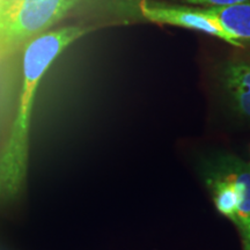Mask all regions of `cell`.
<instances>
[{
	"label": "cell",
	"instance_id": "1",
	"mask_svg": "<svg viewBox=\"0 0 250 250\" xmlns=\"http://www.w3.org/2000/svg\"><path fill=\"white\" fill-rule=\"evenodd\" d=\"M80 0H1L0 56L41 35Z\"/></svg>",
	"mask_w": 250,
	"mask_h": 250
},
{
	"label": "cell",
	"instance_id": "2",
	"mask_svg": "<svg viewBox=\"0 0 250 250\" xmlns=\"http://www.w3.org/2000/svg\"><path fill=\"white\" fill-rule=\"evenodd\" d=\"M205 181L219 213L239 229L250 215V161L219 156L205 168Z\"/></svg>",
	"mask_w": 250,
	"mask_h": 250
},
{
	"label": "cell",
	"instance_id": "3",
	"mask_svg": "<svg viewBox=\"0 0 250 250\" xmlns=\"http://www.w3.org/2000/svg\"><path fill=\"white\" fill-rule=\"evenodd\" d=\"M120 12L149 22L171 24L186 29L202 31L218 37L228 44L236 46L235 42L221 29L213 19L203 14L198 7L191 8L188 6L170 5L155 0H121Z\"/></svg>",
	"mask_w": 250,
	"mask_h": 250
},
{
	"label": "cell",
	"instance_id": "4",
	"mask_svg": "<svg viewBox=\"0 0 250 250\" xmlns=\"http://www.w3.org/2000/svg\"><path fill=\"white\" fill-rule=\"evenodd\" d=\"M221 83L236 114L250 120V61H234L225 65Z\"/></svg>",
	"mask_w": 250,
	"mask_h": 250
},
{
	"label": "cell",
	"instance_id": "5",
	"mask_svg": "<svg viewBox=\"0 0 250 250\" xmlns=\"http://www.w3.org/2000/svg\"><path fill=\"white\" fill-rule=\"evenodd\" d=\"M199 11L213 19L237 48L250 44V2L199 8Z\"/></svg>",
	"mask_w": 250,
	"mask_h": 250
},
{
	"label": "cell",
	"instance_id": "6",
	"mask_svg": "<svg viewBox=\"0 0 250 250\" xmlns=\"http://www.w3.org/2000/svg\"><path fill=\"white\" fill-rule=\"evenodd\" d=\"M180 1L191 5H203L206 7H221V6L241 4V2H250V0H180Z\"/></svg>",
	"mask_w": 250,
	"mask_h": 250
},
{
	"label": "cell",
	"instance_id": "7",
	"mask_svg": "<svg viewBox=\"0 0 250 250\" xmlns=\"http://www.w3.org/2000/svg\"><path fill=\"white\" fill-rule=\"evenodd\" d=\"M239 232L242 237L243 250H250V215L246 223L239 228Z\"/></svg>",
	"mask_w": 250,
	"mask_h": 250
},
{
	"label": "cell",
	"instance_id": "8",
	"mask_svg": "<svg viewBox=\"0 0 250 250\" xmlns=\"http://www.w3.org/2000/svg\"><path fill=\"white\" fill-rule=\"evenodd\" d=\"M0 2H1V0H0Z\"/></svg>",
	"mask_w": 250,
	"mask_h": 250
}]
</instances>
